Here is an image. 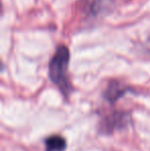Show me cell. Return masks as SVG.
<instances>
[{"instance_id": "cell-5", "label": "cell", "mask_w": 150, "mask_h": 151, "mask_svg": "<svg viewBox=\"0 0 150 151\" xmlns=\"http://www.w3.org/2000/svg\"><path fill=\"white\" fill-rule=\"evenodd\" d=\"M148 47H149V48H148V50H149V52H150V44H149V45H148Z\"/></svg>"}, {"instance_id": "cell-2", "label": "cell", "mask_w": 150, "mask_h": 151, "mask_svg": "<svg viewBox=\"0 0 150 151\" xmlns=\"http://www.w3.org/2000/svg\"><path fill=\"white\" fill-rule=\"evenodd\" d=\"M126 91H128V88L122 83H120L118 81H112L109 83L107 90L105 91V99L108 102H110V103H114L121 96H123Z\"/></svg>"}, {"instance_id": "cell-4", "label": "cell", "mask_w": 150, "mask_h": 151, "mask_svg": "<svg viewBox=\"0 0 150 151\" xmlns=\"http://www.w3.org/2000/svg\"><path fill=\"white\" fill-rule=\"evenodd\" d=\"M124 118H126V117L123 116V114H117V113H115V114H113V115L109 116L108 118H106V119H105V122L103 123L102 127H105V129H106V131H107V129H115V127H117V125L121 127L122 123L119 122V120L124 119Z\"/></svg>"}, {"instance_id": "cell-3", "label": "cell", "mask_w": 150, "mask_h": 151, "mask_svg": "<svg viewBox=\"0 0 150 151\" xmlns=\"http://www.w3.org/2000/svg\"><path fill=\"white\" fill-rule=\"evenodd\" d=\"M66 146V140L61 136L55 135L45 140L46 151H64Z\"/></svg>"}, {"instance_id": "cell-1", "label": "cell", "mask_w": 150, "mask_h": 151, "mask_svg": "<svg viewBox=\"0 0 150 151\" xmlns=\"http://www.w3.org/2000/svg\"><path fill=\"white\" fill-rule=\"evenodd\" d=\"M70 52L67 46L60 45L56 50L48 65V75L50 78L65 96H69L72 86L69 81L67 71H68Z\"/></svg>"}]
</instances>
